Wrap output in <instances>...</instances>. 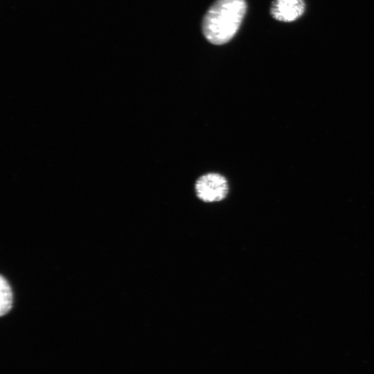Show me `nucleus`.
I'll return each instance as SVG.
<instances>
[{
	"label": "nucleus",
	"mask_w": 374,
	"mask_h": 374,
	"mask_svg": "<svg viewBox=\"0 0 374 374\" xmlns=\"http://www.w3.org/2000/svg\"><path fill=\"white\" fill-rule=\"evenodd\" d=\"M246 9L245 0H216L202 21L206 39L216 45L229 42L237 33Z\"/></svg>",
	"instance_id": "f257e3e1"
},
{
	"label": "nucleus",
	"mask_w": 374,
	"mask_h": 374,
	"mask_svg": "<svg viewBox=\"0 0 374 374\" xmlns=\"http://www.w3.org/2000/svg\"><path fill=\"white\" fill-rule=\"evenodd\" d=\"M197 197L206 203L223 200L229 193V184L225 177L217 172H208L200 176L195 184Z\"/></svg>",
	"instance_id": "f03ea898"
},
{
	"label": "nucleus",
	"mask_w": 374,
	"mask_h": 374,
	"mask_svg": "<svg viewBox=\"0 0 374 374\" xmlns=\"http://www.w3.org/2000/svg\"><path fill=\"white\" fill-rule=\"evenodd\" d=\"M305 8L304 0H274L270 13L278 21L292 22L304 14Z\"/></svg>",
	"instance_id": "7ed1b4c3"
},
{
	"label": "nucleus",
	"mask_w": 374,
	"mask_h": 374,
	"mask_svg": "<svg viewBox=\"0 0 374 374\" xmlns=\"http://www.w3.org/2000/svg\"><path fill=\"white\" fill-rule=\"evenodd\" d=\"M12 292L8 280L1 275L0 278V315L6 314L12 308Z\"/></svg>",
	"instance_id": "20e7f679"
}]
</instances>
